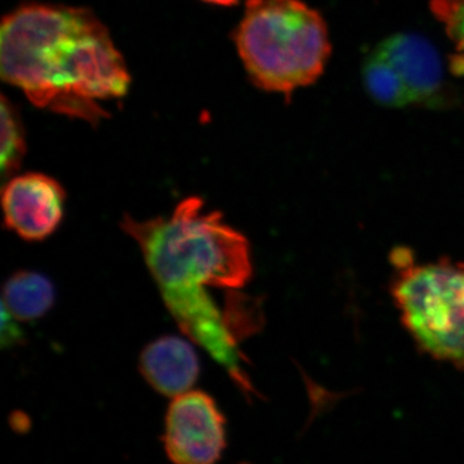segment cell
<instances>
[{
  "label": "cell",
  "instance_id": "2",
  "mask_svg": "<svg viewBox=\"0 0 464 464\" xmlns=\"http://www.w3.org/2000/svg\"><path fill=\"white\" fill-rule=\"evenodd\" d=\"M0 72L38 108L97 123L101 101L121 99L130 72L91 11L26 5L3 18Z\"/></svg>",
  "mask_w": 464,
  "mask_h": 464
},
{
  "label": "cell",
  "instance_id": "10",
  "mask_svg": "<svg viewBox=\"0 0 464 464\" xmlns=\"http://www.w3.org/2000/svg\"><path fill=\"white\" fill-rule=\"evenodd\" d=\"M362 82L369 96L386 108H405L413 103L411 92L398 70L377 50L366 58L362 66Z\"/></svg>",
  "mask_w": 464,
  "mask_h": 464
},
{
  "label": "cell",
  "instance_id": "11",
  "mask_svg": "<svg viewBox=\"0 0 464 464\" xmlns=\"http://www.w3.org/2000/svg\"><path fill=\"white\" fill-rule=\"evenodd\" d=\"M25 154L23 125L14 106L3 97L2 100V167L3 177H7L20 167Z\"/></svg>",
  "mask_w": 464,
  "mask_h": 464
},
{
  "label": "cell",
  "instance_id": "12",
  "mask_svg": "<svg viewBox=\"0 0 464 464\" xmlns=\"http://www.w3.org/2000/svg\"><path fill=\"white\" fill-rule=\"evenodd\" d=\"M432 14L445 26L458 51L464 50V0H431Z\"/></svg>",
  "mask_w": 464,
  "mask_h": 464
},
{
  "label": "cell",
  "instance_id": "7",
  "mask_svg": "<svg viewBox=\"0 0 464 464\" xmlns=\"http://www.w3.org/2000/svg\"><path fill=\"white\" fill-rule=\"evenodd\" d=\"M375 50L398 70L413 103L433 106L440 102L444 92V69L431 43L417 34H396Z\"/></svg>",
  "mask_w": 464,
  "mask_h": 464
},
{
  "label": "cell",
  "instance_id": "3",
  "mask_svg": "<svg viewBox=\"0 0 464 464\" xmlns=\"http://www.w3.org/2000/svg\"><path fill=\"white\" fill-rule=\"evenodd\" d=\"M235 43L250 81L285 96L315 83L332 54L325 21L302 0H248Z\"/></svg>",
  "mask_w": 464,
  "mask_h": 464
},
{
  "label": "cell",
  "instance_id": "1",
  "mask_svg": "<svg viewBox=\"0 0 464 464\" xmlns=\"http://www.w3.org/2000/svg\"><path fill=\"white\" fill-rule=\"evenodd\" d=\"M121 228L141 250L161 298L183 334L208 351L246 396L256 395L244 369L241 342L264 325L257 298L239 307L219 306L212 290L243 289L253 274L252 250L241 232L219 212L192 197L164 218L136 221Z\"/></svg>",
  "mask_w": 464,
  "mask_h": 464
},
{
  "label": "cell",
  "instance_id": "5",
  "mask_svg": "<svg viewBox=\"0 0 464 464\" xmlns=\"http://www.w3.org/2000/svg\"><path fill=\"white\" fill-rule=\"evenodd\" d=\"M164 449L179 464H210L226 448L225 418L215 400L201 391L174 398L166 417Z\"/></svg>",
  "mask_w": 464,
  "mask_h": 464
},
{
  "label": "cell",
  "instance_id": "14",
  "mask_svg": "<svg viewBox=\"0 0 464 464\" xmlns=\"http://www.w3.org/2000/svg\"><path fill=\"white\" fill-rule=\"evenodd\" d=\"M204 2H207V3H212V5H235V3H237V0H204Z\"/></svg>",
  "mask_w": 464,
  "mask_h": 464
},
{
  "label": "cell",
  "instance_id": "8",
  "mask_svg": "<svg viewBox=\"0 0 464 464\" xmlns=\"http://www.w3.org/2000/svg\"><path fill=\"white\" fill-rule=\"evenodd\" d=\"M140 371L152 389L177 398L188 392L199 377V359L188 341L163 337L142 351Z\"/></svg>",
  "mask_w": 464,
  "mask_h": 464
},
{
  "label": "cell",
  "instance_id": "13",
  "mask_svg": "<svg viewBox=\"0 0 464 464\" xmlns=\"http://www.w3.org/2000/svg\"><path fill=\"white\" fill-rule=\"evenodd\" d=\"M2 344L3 347L5 346H14V344L20 343L21 340H23V332L18 328L16 322V317L12 316L9 314L7 308L3 306L2 311Z\"/></svg>",
  "mask_w": 464,
  "mask_h": 464
},
{
  "label": "cell",
  "instance_id": "4",
  "mask_svg": "<svg viewBox=\"0 0 464 464\" xmlns=\"http://www.w3.org/2000/svg\"><path fill=\"white\" fill-rule=\"evenodd\" d=\"M393 304L418 350L464 371V262L420 265L411 249L392 250Z\"/></svg>",
  "mask_w": 464,
  "mask_h": 464
},
{
  "label": "cell",
  "instance_id": "6",
  "mask_svg": "<svg viewBox=\"0 0 464 464\" xmlns=\"http://www.w3.org/2000/svg\"><path fill=\"white\" fill-rule=\"evenodd\" d=\"M63 186L42 173L14 177L3 188V212L9 230L27 241L47 239L63 219Z\"/></svg>",
  "mask_w": 464,
  "mask_h": 464
},
{
  "label": "cell",
  "instance_id": "9",
  "mask_svg": "<svg viewBox=\"0 0 464 464\" xmlns=\"http://www.w3.org/2000/svg\"><path fill=\"white\" fill-rule=\"evenodd\" d=\"M54 302V288L41 274L20 271L9 277L3 288V304L18 322H33L44 316Z\"/></svg>",
  "mask_w": 464,
  "mask_h": 464
}]
</instances>
